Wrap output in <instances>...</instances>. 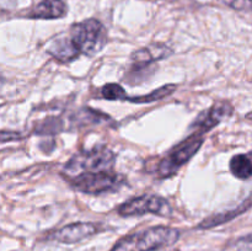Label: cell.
<instances>
[{
    "instance_id": "6da1fadb",
    "label": "cell",
    "mask_w": 252,
    "mask_h": 251,
    "mask_svg": "<svg viewBox=\"0 0 252 251\" xmlns=\"http://www.w3.org/2000/svg\"><path fill=\"white\" fill-rule=\"evenodd\" d=\"M115 161L116 157L112 150L105 145H96L74 154L63 166L62 175L69 181L80 175L113 171Z\"/></svg>"
},
{
    "instance_id": "7a4b0ae2",
    "label": "cell",
    "mask_w": 252,
    "mask_h": 251,
    "mask_svg": "<svg viewBox=\"0 0 252 251\" xmlns=\"http://www.w3.org/2000/svg\"><path fill=\"white\" fill-rule=\"evenodd\" d=\"M180 231L170 226H153L121 239L110 251H154L174 245Z\"/></svg>"
},
{
    "instance_id": "3957f363",
    "label": "cell",
    "mask_w": 252,
    "mask_h": 251,
    "mask_svg": "<svg viewBox=\"0 0 252 251\" xmlns=\"http://www.w3.org/2000/svg\"><path fill=\"white\" fill-rule=\"evenodd\" d=\"M68 37L79 54L88 57H94L102 51L107 42L105 26L96 19L84 20L73 25Z\"/></svg>"
},
{
    "instance_id": "277c9868",
    "label": "cell",
    "mask_w": 252,
    "mask_h": 251,
    "mask_svg": "<svg viewBox=\"0 0 252 251\" xmlns=\"http://www.w3.org/2000/svg\"><path fill=\"white\" fill-rule=\"evenodd\" d=\"M203 140V134L193 132V134L187 137L184 142L176 145L160 161L159 166H158V175H159V177L166 179V177H170L176 174L180 170V167L186 164V162H189L193 157V155L198 152Z\"/></svg>"
},
{
    "instance_id": "5b68a950",
    "label": "cell",
    "mask_w": 252,
    "mask_h": 251,
    "mask_svg": "<svg viewBox=\"0 0 252 251\" xmlns=\"http://www.w3.org/2000/svg\"><path fill=\"white\" fill-rule=\"evenodd\" d=\"M117 212L122 217L143 216L145 213L169 217L172 213V208L164 197L157 194H143L121 204L117 208Z\"/></svg>"
},
{
    "instance_id": "8992f818",
    "label": "cell",
    "mask_w": 252,
    "mask_h": 251,
    "mask_svg": "<svg viewBox=\"0 0 252 251\" xmlns=\"http://www.w3.org/2000/svg\"><path fill=\"white\" fill-rule=\"evenodd\" d=\"M69 182L74 188L84 193L100 194L117 188L122 185L123 179L115 171H105L80 175L69 180Z\"/></svg>"
},
{
    "instance_id": "52a82bcc",
    "label": "cell",
    "mask_w": 252,
    "mask_h": 251,
    "mask_svg": "<svg viewBox=\"0 0 252 251\" xmlns=\"http://www.w3.org/2000/svg\"><path fill=\"white\" fill-rule=\"evenodd\" d=\"M98 228L95 223H71L63 226L58 230L49 234V240H54L62 244H76L79 241L88 239L97 233Z\"/></svg>"
},
{
    "instance_id": "ba28073f",
    "label": "cell",
    "mask_w": 252,
    "mask_h": 251,
    "mask_svg": "<svg viewBox=\"0 0 252 251\" xmlns=\"http://www.w3.org/2000/svg\"><path fill=\"white\" fill-rule=\"evenodd\" d=\"M231 113H233L231 105L226 102L216 103L211 108L199 113L197 120L192 125V128L194 129V132L201 133V134L204 135V133H207L212 128L216 127L217 125H219L224 118L229 117Z\"/></svg>"
},
{
    "instance_id": "9c48e42d",
    "label": "cell",
    "mask_w": 252,
    "mask_h": 251,
    "mask_svg": "<svg viewBox=\"0 0 252 251\" xmlns=\"http://www.w3.org/2000/svg\"><path fill=\"white\" fill-rule=\"evenodd\" d=\"M66 14V4L63 0H42L27 12L30 19H61Z\"/></svg>"
},
{
    "instance_id": "30bf717a",
    "label": "cell",
    "mask_w": 252,
    "mask_h": 251,
    "mask_svg": "<svg viewBox=\"0 0 252 251\" xmlns=\"http://www.w3.org/2000/svg\"><path fill=\"white\" fill-rule=\"evenodd\" d=\"M171 53V49L167 46H165V44H152V46L145 47V48H142L133 53V68H134V66L135 68H143V66L145 68L147 65L152 64L153 62L167 58Z\"/></svg>"
},
{
    "instance_id": "8fae6325",
    "label": "cell",
    "mask_w": 252,
    "mask_h": 251,
    "mask_svg": "<svg viewBox=\"0 0 252 251\" xmlns=\"http://www.w3.org/2000/svg\"><path fill=\"white\" fill-rule=\"evenodd\" d=\"M250 207H251L250 197H248V198H246V201L244 202L243 204H240V206L236 207V208L230 209V211H228V212H224V213L214 214V216H211V217H208V218H206L204 220H202L201 223L198 224V226H197V228L198 229H211V228H214V226L220 225V224L228 223V221L233 220L234 218H236L238 216L243 214L244 212L249 211V209H250Z\"/></svg>"
},
{
    "instance_id": "7c38bea8",
    "label": "cell",
    "mask_w": 252,
    "mask_h": 251,
    "mask_svg": "<svg viewBox=\"0 0 252 251\" xmlns=\"http://www.w3.org/2000/svg\"><path fill=\"white\" fill-rule=\"evenodd\" d=\"M47 51L49 54L58 59L62 63H68V62L73 61L76 57H79V52L74 48L71 44L69 37H62V38H57L47 47Z\"/></svg>"
},
{
    "instance_id": "4fadbf2b",
    "label": "cell",
    "mask_w": 252,
    "mask_h": 251,
    "mask_svg": "<svg viewBox=\"0 0 252 251\" xmlns=\"http://www.w3.org/2000/svg\"><path fill=\"white\" fill-rule=\"evenodd\" d=\"M230 171L240 180L250 179L252 175V161L250 154H238L230 159Z\"/></svg>"
},
{
    "instance_id": "5bb4252c",
    "label": "cell",
    "mask_w": 252,
    "mask_h": 251,
    "mask_svg": "<svg viewBox=\"0 0 252 251\" xmlns=\"http://www.w3.org/2000/svg\"><path fill=\"white\" fill-rule=\"evenodd\" d=\"M71 120L79 126H86V125H100V123L111 122V118L107 117V115H103L102 112L96 110H91V108L85 107L81 108L80 111L75 113L71 117Z\"/></svg>"
},
{
    "instance_id": "9a60e30c",
    "label": "cell",
    "mask_w": 252,
    "mask_h": 251,
    "mask_svg": "<svg viewBox=\"0 0 252 251\" xmlns=\"http://www.w3.org/2000/svg\"><path fill=\"white\" fill-rule=\"evenodd\" d=\"M175 90H176V85L169 84V85L161 86V88L157 89V90L152 91V93L147 94V95L135 96V97H127V101L133 103H150L154 102V101L161 100V98L164 97H167V96L171 95Z\"/></svg>"
},
{
    "instance_id": "2e32d148",
    "label": "cell",
    "mask_w": 252,
    "mask_h": 251,
    "mask_svg": "<svg viewBox=\"0 0 252 251\" xmlns=\"http://www.w3.org/2000/svg\"><path fill=\"white\" fill-rule=\"evenodd\" d=\"M100 95L102 98H105V100H110V101L127 100L128 97L125 89H123L120 84H115V83H110L103 85L100 91Z\"/></svg>"
},
{
    "instance_id": "e0dca14e",
    "label": "cell",
    "mask_w": 252,
    "mask_h": 251,
    "mask_svg": "<svg viewBox=\"0 0 252 251\" xmlns=\"http://www.w3.org/2000/svg\"><path fill=\"white\" fill-rule=\"evenodd\" d=\"M62 126H63V122H62L61 118L49 117L39 122L37 126H34V132L38 133V134H49V133L56 134V133L61 132L63 129Z\"/></svg>"
},
{
    "instance_id": "ac0fdd59",
    "label": "cell",
    "mask_w": 252,
    "mask_h": 251,
    "mask_svg": "<svg viewBox=\"0 0 252 251\" xmlns=\"http://www.w3.org/2000/svg\"><path fill=\"white\" fill-rule=\"evenodd\" d=\"M218 1L235 10H249L251 6L250 0H218Z\"/></svg>"
},
{
    "instance_id": "d6986e66",
    "label": "cell",
    "mask_w": 252,
    "mask_h": 251,
    "mask_svg": "<svg viewBox=\"0 0 252 251\" xmlns=\"http://www.w3.org/2000/svg\"><path fill=\"white\" fill-rule=\"evenodd\" d=\"M24 138V135L16 130H0V144L9 142H16Z\"/></svg>"
},
{
    "instance_id": "ffe728a7",
    "label": "cell",
    "mask_w": 252,
    "mask_h": 251,
    "mask_svg": "<svg viewBox=\"0 0 252 251\" xmlns=\"http://www.w3.org/2000/svg\"><path fill=\"white\" fill-rule=\"evenodd\" d=\"M250 1H251V0H250Z\"/></svg>"
}]
</instances>
